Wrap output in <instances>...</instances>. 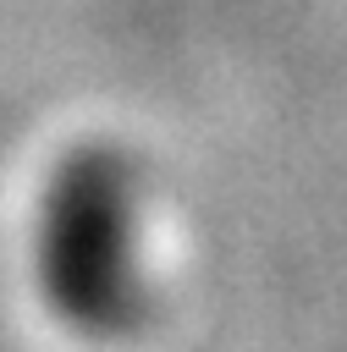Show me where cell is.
<instances>
[{"instance_id": "obj_1", "label": "cell", "mask_w": 347, "mask_h": 352, "mask_svg": "<svg viewBox=\"0 0 347 352\" xmlns=\"http://www.w3.org/2000/svg\"><path fill=\"white\" fill-rule=\"evenodd\" d=\"M33 275L83 336H121L143 319V182L121 148L83 143L55 165L33 226Z\"/></svg>"}]
</instances>
